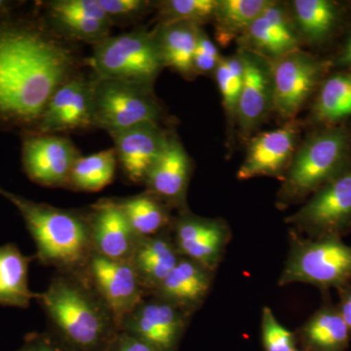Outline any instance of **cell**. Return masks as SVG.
<instances>
[{
  "instance_id": "obj_12",
  "label": "cell",
  "mask_w": 351,
  "mask_h": 351,
  "mask_svg": "<svg viewBox=\"0 0 351 351\" xmlns=\"http://www.w3.org/2000/svg\"><path fill=\"white\" fill-rule=\"evenodd\" d=\"M96 129L94 121L92 75L82 71L63 83L48 101L36 131L62 134Z\"/></svg>"
},
{
  "instance_id": "obj_19",
  "label": "cell",
  "mask_w": 351,
  "mask_h": 351,
  "mask_svg": "<svg viewBox=\"0 0 351 351\" xmlns=\"http://www.w3.org/2000/svg\"><path fill=\"white\" fill-rule=\"evenodd\" d=\"M171 128L163 123L147 122L110 134L117 162L127 179L134 184H145V178L162 152Z\"/></svg>"
},
{
  "instance_id": "obj_4",
  "label": "cell",
  "mask_w": 351,
  "mask_h": 351,
  "mask_svg": "<svg viewBox=\"0 0 351 351\" xmlns=\"http://www.w3.org/2000/svg\"><path fill=\"white\" fill-rule=\"evenodd\" d=\"M350 136L341 128L315 132L299 145L276 195L277 209L299 204L348 166Z\"/></svg>"
},
{
  "instance_id": "obj_34",
  "label": "cell",
  "mask_w": 351,
  "mask_h": 351,
  "mask_svg": "<svg viewBox=\"0 0 351 351\" xmlns=\"http://www.w3.org/2000/svg\"><path fill=\"white\" fill-rule=\"evenodd\" d=\"M98 2L112 27L137 24L156 9V1L149 0H98Z\"/></svg>"
},
{
  "instance_id": "obj_11",
  "label": "cell",
  "mask_w": 351,
  "mask_h": 351,
  "mask_svg": "<svg viewBox=\"0 0 351 351\" xmlns=\"http://www.w3.org/2000/svg\"><path fill=\"white\" fill-rule=\"evenodd\" d=\"M82 156L73 141L62 134L27 133L23 141L25 175L46 188H66L73 165Z\"/></svg>"
},
{
  "instance_id": "obj_27",
  "label": "cell",
  "mask_w": 351,
  "mask_h": 351,
  "mask_svg": "<svg viewBox=\"0 0 351 351\" xmlns=\"http://www.w3.org/2000/svg\"><path fill=\"white\" fill-rule=\"evenodd\" d=\"M270 2L271 0H218L212 23L219 45L237 43Z\"/></svg>"
},
{
  "instance_id": "obj_17",
  "label": "cell",
  "mask_w": 351,
  "mask_h": 351,
  "mask_svg": "<svg viewBox=\"0 0 351 351\" xmlns=\"http://www.w3.org/2000/svg\"><path fill=\"white\" fill-rule=\"evenodd\" d=\"M239 51L243 60L244 78L237 110V129L239 137L247 142L274 112V82L269 60Z\"/></svg>"
},
{
  "instance_id": "obj_43",
  "label": "cell",
  "mask_w": 351,
  "mask_h": 351,
  "mask_svg": "<svg viewBox=\"0 0 351 351\" xmlns=\"http://www.w3.org/2000/svg\"><path fill=\"white\" fill-rule=\"evenodd\" d=\"M294 351H301V350H294Z\"/></svg>"
},
{
  "instance_id": "obj_24",
  "label": "cell",
  "mask_w": 351,
  "mask_h": 351,
  "mask_svg": "<svg viewBox=\"0 0 351 351\" xmlns=\"http://www.w3.org/2000/svg\"><path fill=\"white\" fill-rule=\"evenodd\" d=\"M36 256H25L17 245L0 246V306L27 308L38 293L29 287V269Z\"/></svg>"
},
{
  "instance_id": "obj_42",
  "label": "cell",
  "mask_w": 351,
  "mask_h": 351,
  "mask_svg": "<svg viewBox=\"0 0 351 351\" xmlns=\"http://www.w3.org/2000/svg\"><path fill=\"white\" fill-rule=\"evenodd\" d=\"M339 290V294H341V302H346L351 306V285L346 286Z\"/></svg>"
},
{
  "instance_id": "obj_21",
  "label": "cell",
  "mask_w": 351,
  "mask_h": 351,
  "mask_svg": "<svg viewBox=\"0 0 351 351\" xmlns=\"http://www.w3.org/2000/svg\"><path fill=\"white\" fill-rule=\"evenodd\" d=\"M215 272L181 257L152 294L193 315L202 306L213 285Z\"/></svg>"
},
{
  "instance_id": "obj_16",
  "label": "cell",
  "mask_w": 351,
  "mask_h": 351,
  "mask_svg": "<svg viewBox=\"0 0 351 351\" xmlns=\"http://www.w3.org/2000/svg\"><path fill=\"white\" fill-rule=\"evenodd\" d=\"M239 50L276 61L298 49L302 40L289 4L271 0L253 24L237 40Z\"/></svg>"
},
{
  "instance_id": "obj_32",
  "label": "cell",
  "mask_w": 351,
  "mask_h": 351,
  "mask_svg": "<svg viewBox=\"0 0 351 351\" xmlns=\"http://www.w3.org/2000/svg\"><path fill=\"white\" fill-rule=\"evenodd\" d=\"M221 104L228 122V132L237 128V110L244 78V64L241 53L223 57L214 73Z\"/></svg>"
},
{
  "instance_id": "obj_2",
  "label": "cell",
  "mask_w": 351,
  "mask_h": 351,
  "mask_svg": "<svg viewBox=\"0 0 351 351\" xmlns=\"http://www.w3.org/2000/svg\"><path fill=\"white\" fill-rule=\"evenodd\" d=\"M36 302L45 313L49 331L71 351H106L119 331L86 274L57 272Z\"/></svg>"
},
{
  "instance_id": "obj_25",
  "label": "cell",
  "mask_w": 351,
  "mask_h": 351,
  "mask_svg": "<svg viewBox=\"0 0 351 351\" xmlns=\"http://www.w3.org/2000/svg\"><path fill=\"white\" fill-rule=\"evenodd\" d=\"M115 200L138 239L154 237L172 228L173 210L149 191Z\"/></svg>"
},
{
  "instance_id": "obj_9",
  "label": "cell",
  "mask_w": 351,
  "mask_h": 351,
  "mask_svg": "<svg viewBox=\"0 0 351 351\" xmlns=\"http://www.w3.org/2000/svg\"><path fill=\"white\" fill-rule=\"evenodd\" d=\"M270 64L274 82V112L284 123L293 121L319 86L324 64L302 49Z\"/></svg>"
},
{
  "instance_id": "obj_30",
  "label": "cell",
  "mask_w": 351,
  "mask_h": 351,
  "mask_svg": "<svg viewBox=\"0 0 351 351\" xmlns=\"http://www.w3.org/2000/svg\"><path fill=\"white\" fill-rule=\"evenodd\" d=\"M117 165L113 147L90 156H82L73 165L66 189L86 193L100 191L112 184Z\"/></svg>"
},
{
  "instance_id": "obj_1",
  "label": "cell",
  "mask_w": 351,
  "mask_h": 351,
  "mask_svg": "<svg viewBox=\"0 0 351 351\" xmlns=\"http://www.w3.org/2000/svg\"><path fill=\"white\" fill-rule=\"evenodd\" d=\"M83 64L75 43L43 16L0 20V125L36 131L51 97Z\"/></svg>"
},
{
  "instance_id": "obj_15",
  "label": "cell",
  "mask_w": 351,
  "mask_h": 351,
  "mask_svg": "<svg viewBox=\"0 0 351 351\" xmlns=\"http://www.w3.org/2000/svg\"><path fill=\"white\" fill-rule=\"evenodd\" d=\"M85 274L110 307L119 329L122 320L147 297L135 270L127 261L113 260L94 251Z\"/></svg>"
},
{
  "instance_id": "obj_36",
  "label": "cell",
  "mask_w": 351,
  "mask_h": 351,
  "mask_svg": "<svg viewBox=\"0 0 351 351\" xmlns=\"http://www.w3.org/2000/svg\"><path fill=\"white\" fill-rule=\"evenodd\" d=\"M223 58L218 45L202 29L196 45L195 57H193V68H195L196 75H214L215 71L218 68Z\"/></svg>"
},
{
  "instance_id": "obj_13",
  "label": "cell",
  "mask_w": 351,
  "mask_h": 351,
  "mask_svg": "<svg viewBox=\"0 0 351 351\" xmlns=\"http://www.w3.org/2000/svg\"><path fill=\"white\" fill-rule=\"evenodd\" d=\"M191 314L162 299L147 295L120 323L124 331L158 351H176Z\"/></svg>"
},
{
  "instance_id": "obj_8",
  "label": "cell",
  "mask_w": 351,
  "mask_h": 351,
  "mask_svg": "<svg viewBox=\"0 0 351 351\" xmlns=\"http://www.w3.org/2000/svg\"><path fill=\"white\" fill-rule=\"evenodd\" d=\"M285 221L308 239L341 237L351 228V164L309 196Z\"/></svg>"
},
{
  "instance_id": "obj_31",
  "label": "cell",
  "mask_w": 351,
  "mask_h": 351,
  "mask_svg": "<svg viewBox=\"0 0 351 351\" xmlns=\"http://www.w3.org/2000/svg\"><path fill=\"white\" fill-rule=\"evenodd\" d=\"M43 17L51 29L71 43L80 41L93 46L110 36L112 25L108 21L60 12L43 4Z\"/></svg>"
},
{
  "instance_id": "obj_33",
  "label": "cell",
  "mask_w": 351,
  "mask_h": 351,
  "mask_svg": "<svg viewBox=\"0 0 351 351\" xmlns=\"http://www.w3.org/2000/svg\"><path fill=\"white\" fill-rule=\"evenodd\" d=\"M218 0H161L156 1L158 23L189 22L203 27L213 20Z\"/></svg>"
},
{
  "instance_id": "obj_28",
  "label": "cell",
  "mask_w": 351,
  "mask_h": 351,
  "mask_svg": "<svg viewBox=\"0 0 351 351\" xmlns=\"http://www.w3.org/2000/svg\"><path fill=\"white\" fill-rule=\"evenodd\" d=\"M350 329L338 307L323 306L304 323L302 341L313 351H341L350 339Z\"/></svg>"
},
{
  "instance_id": "obj_20",
  "label": "cell",
  "mask_w": 351,
  "mask_h": 351,
  "mask_svg": "<svg viewBox=\"0 0 351 351\" xmlns=\"http://www.w3.org/2000/svg\"><path fill=\"white\" fill-rule=\"evenodd\" d=\"M88 211L93 250L113 260L129 262L138 237L115 198H101Z\"/></svg>"
},
{
  "instance_id": "obj_18",
  "label": "cell",
  "mask_w": 351,
  "mask_h": 351,
  "mask_svg": "<svg viewBox=\"0 0 351 351\" xmlns=\"http://www.w3.org/2000/svg\"><path fill=\"white\" fill-rule=\"evenodd\" d=\"M193 173V159L179 136L172 131L145 178V191L163 201L173 211H184L189 209L188 191Z\"/></svg>"
},
{
  "instance_id": "obj_6",
  "label": "cell",
  "mask_w": 351,
  "mask_h": 351,
  "mask_svg": "<svg viewBox=\"0 0 351 351\" xmlns=\"http://www.w3.org/2000/svg\"><path fill=\"white\" fill-rule=\"evenodd\" d=\"M91 73L100 77L154 86L164 69L154 32L144 27L122 32L95 44L85 60Z\"/></svg>"
},
{
  "instance_id": "obj_10",
  "label": "cell",
  "mask_w": 351,
  "mask_h": 351,
  "mask_svg": "<svg viewBox=\"0 0 351 351\" xmlns=\"http://www.w3.org/2000/svg\"><path fill=\"white\" fill-rule=\"evenodd\" d=\"M171 234L181 257L213 272L221 265L232 235L225 219L198 216L189 209L175 215Z\"/></svg>"
},
{
  "instance_id": "obj_7",
  "label": "cell",
  "mask_w": 351,
  "mask_h": 351,
  "mask_svg": "<svg viewBox=\"0 0 351 351\" xmlns=\"http://www.w3.org/2000/svg\"><path fill=\"white\" fill-rule=\"evenodd\" d=\"M91 75L96 129L110 135L147 122H165L167 114L154 86Z\"/></svg>"
},
{
  "instance_id": "obj_35",
  "label": "cell",
  "mask_w": 351,
  "mask_h": 351,
  "mask_svg": "<svg viewBox=\"0 0 351 351\" xmlns=\"http://www.w3.org/2000/svg\"><path fill=\"white\" fill-rule=\"evenodd\" d=\"M262 339L265 351H294L295 335L284 327L269 306H265L262 311Z\"/></svg>"
},
{
  "instance_id": "obj_23",
  "label": "cell",
  "mask_w": 351,
  "mask_h": 351,
  "mask_svg": "<svg viewBox=\"0 0 351 351\" xmlns=\"http://www.w3.org/2000/svg\"><path fill=\"white\" fill-rule=\"evenodd\" d=\"M201 25L189 22L158 23L152 29L164 69L169 68L188 80H195L193 57Z\"/></svg>"
},
{
  "instance_id": "obj_39",
  "label": "cell",
  "mask_w": 351,
  "mask_h": 351,
  "mask_svg": "<svg viewBox=\"0 0 351 351\" xmlns=\"http://www.w3.org/2000/svg\"><path fill=\"white\" fill-rule=\"evenodd\" d=\"M106 351H158L128 332L119 331Z\"/></svg>"
},
{
  "instance_id": "obj_29",
  "label": "cell",
  "mask_w": 351,
  "mask_h": 351,
  "mask_svg": "<svg viewBox=\"0 0 351 351\" xmlns=\"http://www.w3.org/2000/svg\"><path fill=\"white\" fill-rule=\"evenodd\" d=\"M351 117V73H339L323 82L314 101V123L336 124Z\"/></svg>"
},
{
  "instance_id": "obj_40",
  "label": "cell",
  "mask_w": 351,
  "mask_h": 351,
  "mask_svg": "<svg viewBox=\"0 0 351 351\" xmlns=\"http://www.w3.org/2000/svg\"><path fill=\"white\" fill-rule=\"evenodd\" d=\"M338 61L339 64L351 69V34L350 38L346 39L345 46L341 50Z\"/></svg>"
},
{
  "instance_id": "obj_22",
  "label": "cell",
  "mask_w": 351,
  "mask_h": 351,
  "mask_svg": "<svg viewBox=\"0 0 351 351\" xmlns=\"http://www.w3.org/2000/svg\"><path fill=\"white\" fill-rule=\"evenodd\" d=\"M181 258L176 248L171 230L151 237L138 239L130 258L145 295H149L160 285Z\"/></svg>"
},
{
  "instance_id": "obj_26",
  "label": "cell",
  "mask_w": 351,
  "mask_h": 351,
  "mask_svg": "<svg viewBox=\"0 0 351 351\" xmlns=\"http://www.w3.org/2000/svg\"><path fill=\"white\" fill-rule=\"evenodd\" d=\"M288 4L302 43H325L338 25V5L330 0H294Z\"/></svg>"
},
{
  "instance_id": "obj_5",
  "label": "cell",
  "mask_w": 351,
  "mask_h": 351,
  "mask_svg": "<svg viewBox=\"0 0 351 351\" xmlns=\"http://www.w3.org/2000/svg\"><path fill=\"white\" fill-rule=\"evenodd\" d=\"M351 282V246L341 237L308 239L290 230L289 251L278 285L302 283L341 289Z\"/></svg>"
},
{
  "instance_id": "obj_37",
  "label": "cell",
  "mask_w": 351,
  "mask_h": 351,
  "mask_svg": "<svg viewBox=\"0 0 351 351\" xmlns=\"http://www.w3.org/2000/svg\"><path fill=\"white\" fill-rule=\"evenodd\" d=\"M43 5L71 15L108 21L98 0H50L43 2Z\"/></svg>"
},
{
  "instance_id": "obj_38",
  "label": "cell",
  "mask_w": 351,
  "mask_h": 351,
  "mask_svg": "<svg viewBox=\"0 0 351 351\" xmlns=\"http://www.w3.org/2000/svg\"><path fill=\"white\" fill-rule=\"evenodd\" d=\"M17 351H71L52 332H29Z\"/></svg>"
},
{
  "instance_id": "obj_3",
  "label": "cell",
  "mask_w": 351,
  "mask_h": 351,
  "mask_svg": "<svg viewBox=\"0 0 351 351\" xmlns=\"http://www.w3.org/2000/svg\"><path fill=\"white\" fill-rule=\"evenodd\" d=\"M19 211L36 247V258L61 274H85L93 253L88 209H62L0 188Z\"/></svg>"
},
{
  "instance_id": "obj_14",
  "label": "cell",
  "mask_w": 351,
  "mask_h": 351,
  "mask_svg": "<svg viewBox=\"0 0 351 351\" xmlns=\"http://www.w3.org/2000/svg\"><path fill=\"white\" fill-rule=\"evenodd\" d=\"M297 120L285 122L272 130L260 132L247 141L244 160L237 171L240 181L258 177L282 181L299 147Z\"/></svg>"
},
{
  "instance_id": "obj_41",
  "label": "cell",
  "mask_w": 351,
  "mask_h": 351,
  "mask_svg": "<svg viewBox=\"0 0 351 351\" xmlns=\"http://www.w3.org/2000/svg\"><path fill=\"white\" fill-rule=\"evenodd\" d=\"M13 6L14 2L0 0V20L6 18V16L8 15L9 12H10Z\"/></svg>"
}]
</instances>
